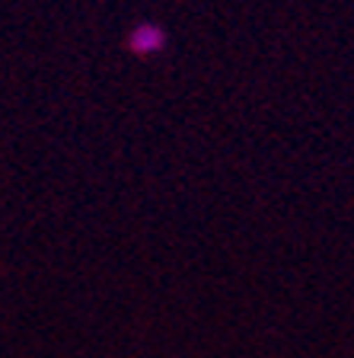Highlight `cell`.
Instances as JSON below:
<instances>
[{"label":"cell","mask_w":354,"mask_h":358,"mask_svg":"<svg viewBox=\"0 0 354 358\" xmlns=\"http://www.w3.org/2000/svg\"><path fill=\"white\" fill-rule=\"evenodd\" d=\"M128 48H131L138 58L163 55V48H166V29L156 26V22H138V26L128 32Z\"/></svg>","instance_id":"6da1fadb"}]
</instances>
